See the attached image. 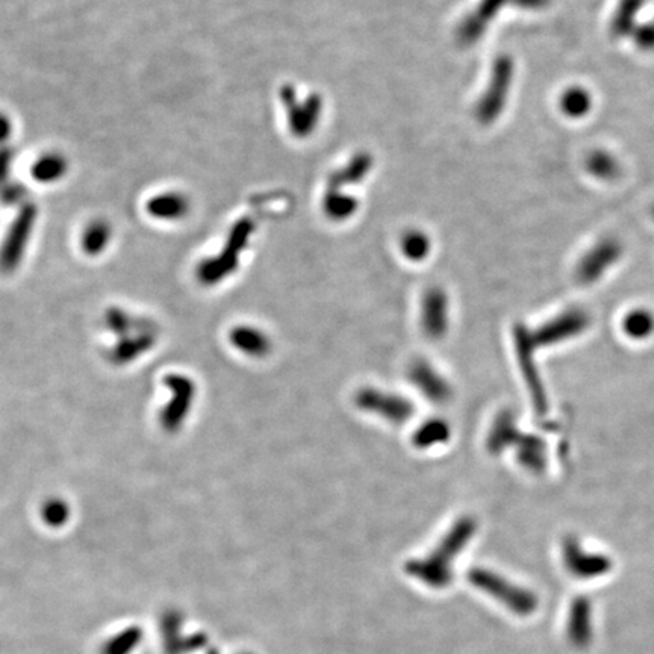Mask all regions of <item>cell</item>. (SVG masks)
Listing matches in <instances>:
<instances>
[{
  "label": "cell",
  "instance_id": "8fae6325",
  "mask_svg": "<svg viewBox=\"0 0 654 654\" xmlns=\"http://www.w3.org/2000/svg\"><path fill=\"white\" fill-rule=\"evenodd\" d=\"M156 344V329L147 323H139L137 327H130L128 334L120 336L119 343L115 344L111 353V359L115 364H128V362L138 359L139 356L145 355Z\"/></svg>",
  "mask_w": 654,
  "mask_h": 654
},
{
  "label": "cell",
  "instance_id": "603a6c76",
  "mask_svg": "<svg viewBox=\"0 0 654 654\" xmlns=\"http://www.w3.org/2000/svg\"><path fill=\"white\" fill-rule=\"evenodd\" d=\"M150 214L158 218L170 220V218H177L185 212V201L184 199L176 194H165V196H158L152 199L147 205Z\"/></svg>",
  "mask_w": 654,
  "mask_h": 654
},
{
  "label": "cell",
  "instance_id": "4fadbf2b",
  "mask_svg": "<svg viewBox=\"0 0 654 654\" xmlns=\"http://www.w3.org/2000/svg\"><path fill=\"white\" fill-rule=\"evenodd\" d=\"M520 437L521 432L516 428V415L510 411L509 413L503 411L499 417H495L491 426L486 447L492 454L503 453L508 448L514 447Z\"/></svg>",
  "mask_w": 654,
  "mask_h": 654
},
{
  "label": "cell",
  "instance_id": "7a4b0ae2",
  "mask_svg": "<svg viewBox=\"0 0 654 654\" xmlns=\"http://www.w3.org/2000/svg\"><path fill=\"white\" fill-rule=\"evenodd\" d=\"M355 403L364 413L377 415L391 424H403L415 414V406L407 397L379 388H362L356 392Z\"/></svg>",
  "mask_w": 654,
  "mask_h": 654
},
{
  "label": "cell",
  "instance_id": "9a60e30c",
  "mask_svg": "<svg viewBox=\"0 0 654 654\" xmlns=\"http://www.w3.org/2000/svg\"><path fill=\"white\" fill-rule=\"evenodd\" d=\"M452 437V428L443 418H430L422 422V426L415 430L413 437V444L420 450L441 445L447 443Z\"/></svg>",
  "mask_w": 654,
  "mask_h": 654
},
{
  "label": "cell",
  "instance_id": "484cf974",
  "mask_svg": "<svg viewBox=\"0 0 654 654\" xmlns=\"http://www.w3.org/2000/svg\"><path fill=\"white\" fill-rule=\"evenodd\" d=\"M429 248H430L429 240L422 233H411L405 238V242H403V250L406 253L407 258L413 261H422L426 258Z\"/></svg>",
  "mask_w": 654,
  "mask_h": 654
},
{
  "label": "cell",
  "instance_id": "52a82bcc",
  "mask_svg": "<svg viewBox=\"0 0 654 654\" xmlns=\"http://www.w3.org/2000/svg\"><path fill=\"white\" fill-rule=\"evenodd\" d=\"M514 338H516V358H518L520 368L523 370V374H524L525 385L529 388L532 398H533L532 400L533 406H535L538 415H546L547 411H548V400H547L546 390L542 385L540 373L536 370L535 359H533L535 349H533V345L529 340L527 327L525 326H516V330H514Z\"/></svg>",
  "mask_w": 654,
  "mask_h": 654
},
{
  "label": "cell",
  "instance_id": "5bb4252c",
  "mask_svg": "<svg viewBox=\"0 0 654 654\" xmlns=\"http://www.w3.org/2000/svg\"><path fill=\"white\" fill-rule=\"evenodd\" d=\"M516 458L525 469L533 473H542L546 469V444L535 435H523L521 433L518 443L516 444Z\"/></svg>",
  "mask_w": 654,
  "mask_h": 654
},
{
  "label": "cell",
  "instance_id": "f546056e",
  "mask_svg": "<svg viewBox=\"0 0 654 654\" xmlns=\"http://www.w3.org/2000/svg\"><path fill=\"white\" fill-rule=\"evenodd\" d=\"M11 130H12V124H11L10 119L0 114V143H4L5 139L10 138Z\"/></svg>",
  "mask_w": 654,
  "mask_h": 654
},
{
  "label": "cell",
  "instance_id": "83f0119b",
  "mask_svg": "<svg viewBox=\"0 0 654 654\" xmlns=\"http://www.w3.org/2000/svg\"><path fill=\"white\" fill-rule=\"evenodd\" d=\"M12 161H14V154L10 149H0V181H5Z\"/></svg>",
  "mask_w": 654,
  "mask_h": 654
},
{
  "label": "cell",
  "instance_id": "d4e9b609",
  "mask_svg": "<svg viewBox=\"0 0 654 654\" xmlns=\"http://www.w3.org/2000/svg\"><path fill=\"white\" fill-rule=\"evenodd\" d=\"M506 2H510V0H484L477 16L474 17L471 25H469V35H479L480 32L484 31L485 23L492 19L499 12L500 8L505 5Z\"/></svg>",
  "mask_w": 654,
  "mask_h": 654
},
{
  "label": "cell",
  "instance_id": "277c9868",
  "mask_svg": "<svg viewBox=\"0 0 654 654\" xmlns=\"http://www.w3.org/2000/svg\"><path fill=\"white\" fill-rule=\"evenodd\" d=\"M589 325H591L589 314L579 308H571L556 315L555 319H548L536 330L527 329V334L536 351L538 347H548L571 340L574 336L583 334Z\"/></svg>",
  "mask_w": 654,
  "mask_h": 654
},
{
  "label": "cell",
  "instance_id": "ac0fdd59",
  "mask_svg": "<svg viewBox=\"0 0 654 654\" xmlns=\"http://www.w3.org/2000/svg\"><path fill=\"white\" fill-rule=\"evenodd\" d=\"M591 106H593V98H591V94L587 93L585 88H568L567 91L562 94V111L568 117H571V119L585 117L589 113Z\"/></svg>",
  "mask_w": 654,
  "mask_h": 654
},
{
  "label": "cell",
  "instance_id": "cb8c5ba5",
  "mask_svg": "<svg viewBox=\"0 0 654 654\" xmlns=\"http://www.w3.org/2000/svg\"><path fill=\"white\" fill-rule=\"evenodd\" d=\"M42 516L47 525L58 529V527L67 524L68 518H70V508L64 500H47L43 505Z\"/></svg>",
  "mask_w": 654,
  "mask_h": 654
},
{
  "label": "cell",
  "instance_id": "2e32d148",
  "mask_svg": "<svg viewBox=\"0 0 654 654\" xmlns=\"http://www.w3.org/2000/svg\"><path fill=\"white\" fill-rule=\"evenodd\" d=\"M645 0H621L619 2V10L613 16L612 23H611V32L617 38H624L630 35L634 32V21L638 17V12L644 6Z\"/></svg>",
  "mask_w": 654,
  "mask_h": 654
},
{
  "label": "cell",
  "instance_id": "4316f807",
  "mask_svg": "<svg viewBox=\"0 0 654 654\" xmlns=\"http://www.w3.org/2000/svg\"><path fill=\"white\" fill-rule=\"evenodd\" d=\"M634 42L636 46L644 51V52H653L654 51V20L647 21L641 27H636L632 32Z\"/></svg>",
  "mask_w": 654,
  "mask_h": 654
},
{
  "label": "cell",
  "instance_id": "9c48e42d",
  "mask_svg": "<svg viewBox=\"0 0 654 654\" xmlns=\"http://www.w3.org/2000/svg\"><path fill=\"white\" fill-rule=\"evenodd\" d=\"M407 379L433 405H445L453 396L450 382L426 359H415L409 366Z\"/></svg>",
  "mask_w": 654,
  "mask_h": 654
},
{
  "label": "cell",
  "instance_id": "44dd1931",
  "mask_svg": "<svg viewBox=\"0 0 654 654\" xmlns=\"http://www.w3.org/2000/svg\"><path fill=\"white\" fill-rule=\"evenodd\" d=\"M143 639V630L137 626L124 628L105 642L102 654H130Z\"/></svg>",
  "mask_w": 654,
  "mask_h": 654
},
{
  "label": "cell",
  "instance_id": "7402d4cb",
  "mask_svg": "<svg viewBox=\"0 0 654 654\" xmlns=\"http://www.w3.org/2000/svg\"><path fill=\"white\" fill-rule=\"evenodd\" d=\"M109 240H111V227H109L108 223L102 222V220L91 223L85 229L83 240H81L83 252L91 255V256L98 255V253L104 252L105 248L108 246Z\"/></svg>",
  "mask_w": 654,
  "mask_h": 654
},
{
  "label": "cell",
  "instance_id": "ffe728a7",
  "mask_svg": "<svg viewBox=\"0 0 654 654\" xmlns=\"http://www.w3.org/2000/svg\"><path fill=\"white\" fill-rule=\"evenodd\" d=\"M587 170L602 181H613L619 175V161L604 150H595L587 156Z\"/></svg>",
  "mask_w": 654,
  "mask_h": 654
},
{
  "label": "cell",
  "instance_id": "8992f818",
  "mask_svg": "<svg viewBox=\"0 0 654 654\" xmlns=\"http://www.w3.org/2000/svg\"><path fill=\"white\" fill-rule=\"evenodd\" d=\"M621 255L623 246L617 240L604 238L602 241H598L577 264V282L582 285L595 284L613 264L619 263Z\"/></svg>",
  "mask_w": 654,
  "mask_h": 654
},
{
  "label": "cell",
  "instance_id": "d6986e66",
  "mask_svg": "<svg viewBox=\"0 0 654 654\" xmlns=\"http://www.w3.org/2000/svg\"><path fill=\"white\" fill-rule=\"evenodd\" d=\"M67 170V162L61 155L49 154L36 161L32 167V176L42 184H52L64 176Z\"/></svg>",
  "mask_w": 654,
  "mask_h": 654
},
{
  "label": "cell",
  "instance_id": "ba28073f",
  "mask_svg": "<svg viewBox=\"0 0 654 654\" xmlns=\"http://www.w3.org/2000/svg\"><path fill=\"white\" fill-rule=\"evenodd\" d=\"M420 323L429 340L438 341L447 334L450 326V303L447 293L441 287H430L422 294Z\"/></svg>",
  "mask_w": 654,
  "mask_h": 654
},
{
  "label": "cell",
  "instance_id": "7c38bea8",
  "mask_svg": "<svg viewBox=\"0 0 654 654\" xmlns=\"http://www.w3.org/2000/svg\"><path fill=\"white\" fill-rule=\"evenodd\" d=\"M229 341L240 353L250 358H264L273 347L270 336L264 330L250 325L235 326L229 334Z\"/></svg>",
  "mask_w": 654,
  "mask_h": 654
},
{
  "label": "cell",
  "instance_id": "f1b7e54d",
  "mask_svg": "<svg viewBox=\"0 0 654 654\" xmlns=\"http://www.w3.org/2000/svg\"><path fill=\"white\" fill-rule=\"evenodd\" d=\"M510 2L523 10H542L550 4V0H510Z\"/></svg>",
  "mask_w": 654,
  "mask_h": 654
},
{
  "label": "cell",
  "instance_id": "e0dca14e",
  "mask_svg": "<svg viewBox=\"0 0 654 654\" xmlns=\"http://www.w3.org/2000/svg\"><path fill=\"white\" fill-rule=\"evenodd\" d=\"M624 334L630 340H647L654 334V315L649 310L630 311L623 319Z\"/></svg>",
  "mask_w": 654,
  "mask_h": 654
},
{
  "label": "cell",
  "instance_id": "30bf717a",
  "mask_svg": "<svg viewBox=\"0 0 654 654\" xmlns=\"http://www.w3.org/2000/svg\"><path fill=\"white\" fill-rule=\"evenodd\" d=\"M512 78H514L512 58L500 57L494 64V75H492L490 90L479 106V117L484 123H491L503 111Z\"/></svg>",
  "mask_w": 654,
  "mask_h": 654
},
{
  "label": "cell",
  "instance_id": "6da1fadb",
  "mask_svg": "<svg viewBox=\"0 0 654 654\" xmlns=\"http://www.w3.org/2000/svg\"><path fill=\"white\" fill-rule=\"evenodd\" d=\"M474 532L476 521L473 518L469 516L459 518L450 532H447V535L444 536L443 541L439 542V546L428 557L407 563V572L430 587H444L450 580L452 562L471 540Z\"/></svg>",
  "mask_w": 654,
  "mask_h": 654
},
{
  "label": "cell",
  "instance_id": "4dcf8cb0",
  "mask_svg": "<svg viewBox=\"0 0 654 654\" xmlns=\"http://www.w3.org/2000/svg\"><path fill=\"white\" fill-rule=\"evenodd\" d=\"M653 217H654V209H653Z\"/></svg>",
  "mask_w": 654,
  "mask_h": 654
},
{
  "label": "cell",
  "instance_id": "3957f363",
  "mask_svg": "<svg viewBox=\"0 0 654 654\" xmlns=\"http://www.w3.org/2000/svg\"><path fill=\"white\" fill-rule=\"evenodd\" d=\"M164 383L165 388L170 391V398L162 407L161 426L167 432H177L184 426L196 402V383L185 374H169L165 377Z\"/></svg>",
  "mask_w": 654,
  "mask_h": 654
},
{
  "label": "cell",
  "instance_id": "5b68a950",
  "mask_svg": "<svg viewBox=\"0 0 654 654\" xmlns=\"http://www.w3.org/2000/svg\"><path fill=\"white\" fill-rule=\"evenodd\" d=\"M35 220L36 208L27 205L11 225L10 232L0 248V270L4 273H12L19 267L27 252L28 242L31 238Z\"/></svg>",
  "mask_w": 654,
  "mask_h": 654
}]
</instances>
